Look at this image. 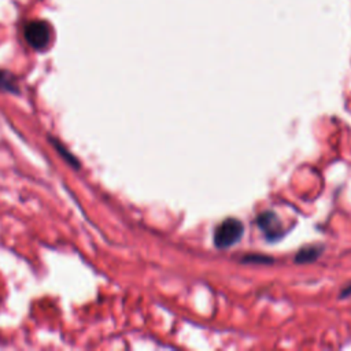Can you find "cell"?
Here are the masks:
<instances>
[{
    "label": "cell",
    "mask_w": 351,
    "mask_h": 351,
    "mask_svg": "<svg viewBox=\"0 0 351 351\" xmlns=\"http://www.w3.org/2000/svg\"><path fill=\"white\" fill-rule=\"evenodd\" d=\"M23 37L33 49L44 51L52 40L51 25L43 19L30 21L23 27Z\"/></svg>",
    "instance_id": "cell-2"
},
{
    "label": "cell",
    "mask_w": 351,
    "mask_h": 351,
    "mask_svg": "<svg viewBox=\"0 0 351 351\" xmlns=\"http://www.w3.org/2000/svg\"><path fill=\"white\" fill-rule=\"evenodd\" d=\"M48 140H49V143H51V145L56 149V152L63 158V160L67 163V165H70L73 169H75V170H78L80 167H81V163H80V160L56 138V137H52V136H48Z\"/></svg>",
    "instance_id": "cell-4"
},
{
    "label": "cell",
    "mask_w": 351,
    "mask_h": 351,
    "mask_svg": "<svg viewBox=\"0 0 351 351\" xmlns=\"http://www.w3.org/2000/svg\"><path fill=\"white\" fill-rule=\"evenodd\" d=\"M243 234V222L237 218H226L214 230V244L217 248H229L239 243Z\"/></svg>",
    "instance_id": "cell-1"
},
{
    "label": "cell",
    "mask_w": 351,
    "mask_h": 351,
    "mask_svg": "<svg viewBox=\"0 0 351 351\" xmlns=\"http://www.w3.org/2000/svg\"><path fill=\"white\" fill-rule=\"evenodd\" d=\"M0 92L4 93H12V95H19L21 89L16 82L15 75L8 71V70H1L0 69Z\"/></svg>",
    "instance_id": "cell-5"
},
{
    "label": "cell",
    "mask_w": 351,
    "mask_h": 351,
    "mask_svg": "<svg viewBox=\"0 0 351 351\" xmlns=\"http://www.w3.org/2000/svg\"><path fill=\"white\" fill-rule=\"evenodd\" d=\"M322 252V247L319 245H307L302 250H299V252L295 256V261L299 263H306V262H313L315 261Z\"/></svg>",
    "instance_id": "cell-6"
},
{
    "label": "cell",
    "mask_w": 351,
    "mask_h": 351,
    "mask_svg": "<svg viewBox=\"0 0 351 351\" xmlns=\"http://www.w3.org/2000/svg\"><path fill=\"white\" fill-rule=\"evenodd\" d=\"M256 223L261 228V230L265 233L266 239L269 241H274L281 237L282 234V226L281 221L273 211H263L256 217Z\"/></svg>",
    "instance_id": "cell-3"
}]
</instances>
